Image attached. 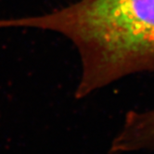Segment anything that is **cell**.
<instances>
[{"instance_id":"obj_1","label":"cell","mask_w":154,"mask_h":154,"mask_svg":"<svg viewBox=\"0 0 154 154\" xmlns=\"http://www.w3.org/2000/svg\"><path fill=\"white\" fill-rule=\"evenodd\" d=\"M7 28L53 32L72 43L81 63L76 100L154 72V0H77L47 13L0 19V29Z\"/></svg>"},{"instance_id":"obj_2","label":"cell","mask_w":154,"mask_h":154,"mask_svg":"<svg viewBox=\"0 0 154 154\" xmlns=\"http://www.w3.org/2000/svg\"><path fill=\"white\" fill-rule=\"evenodd\" d=\"M112 147L117 154L154 150V108L127 112Z\"/></svg>"}]
</instances>
